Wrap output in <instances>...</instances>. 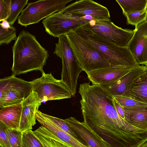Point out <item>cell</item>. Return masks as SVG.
Returning <instances> with one entry per match:
<instances>
[{"label":"cell","instance_id":"1","mask_svg":"<svg viewBox=\"0 0 147 147\" xmlns=\"http://www.w3.org/2000/svg\"><path fill=\"white\" fill-rule=\"evenodd\" d=\"M78 92L83 122L105 140L118 137L126 121L116 111L113 96L100 85L89 82L81 84Z\"/></svg>","mask_w":147,"mask_h":147},{"label":"cell","instance_id":"2","mask_svg":"<svg viewBox=\"0 0 147 147\" xmlns=\"http://www.w3.org/2000/svg\"><path fill=\"white\" fill-rule=\"evenodd\" d=\"M12 75L16 76L34 71L44 72L43 67L49 57L47 51L35 36L25 30L20 32L12 47Z\"/></svg>","mask_w":147,"mask_h":147},{"label":"cell","instance_id":"3","mask_svg":"<svg viewBox=\"0 0 147 147\" xmlns=\"http://www.w3.org/2000/svg\"><path fill=\"white\" fill-rule=\"evenodd\" d=\"M86 24L74 31L94 47L111 67L132 68L139 65L127 47L118 46L102 38L93 32Z\"/></svg>","mask_w":147,"mask_h":147},{"label":"cell","instance_id":"4","mask_svg":"<svg viewBox=\"0 0 147 147\" xmlns=\"http://www.w3.org/2000/svg\"><path fill=\"white\" fill-rule=\"evenodd\" d=\"M66 35L80 66L86 73L111 67L94 47L74 31Z\"/></svg>","mask_w":147,"mask_h":147},{"label":"cell","instance_id":"5","mask_svg":"<svg viewBox=\"0 0 147 147\" xmlns=\"http://www.w3.org/2000/svg\"><path fill=\"white\" fill-rule=\"evenodd\" d=\"M53 54L62 60L61 80L70 90L72 96L76 92L77 80L83 71L80 66L66 35L59 38Z\"/></svg>","mask_w":147,"mask_h":147},{"label":"cell","instance_id":"6","mask_svg":"<svg viewBox=\"0 0 147 147\" xmlns=\"http://www.w3.org/2000/svg\"><path fill=\"white\" fill-rule=\"evenodd\" d=\"M73 0H39L28 3L18 19V24L25 27L38 23L53 14L61 11Z\"/></svg>","mask_w":147,"mask_h":147},{"label":"cell","instance_id":"7","mask_svg":"<svg viewBox=\"0 0 147 147\" xmlns=\"http://www.w3.org/2000/svg\"><path fill=\"white\" fill-rule=\"evenodd\" d=\"M42 74L40 77L30 82L32 90L37 93L42 102L71 98L70 90L61 80L56 79L51 73L44 72Z\"/></svg>","mask_w":147,"mask_h":147},{"label":"cell","instance_id":"8","mask_svg":"<svg viewBox=\"0 0 147 147\" xmlns=\"http://www.w3.org/2000/svg\"><path fill=\"white\" fill-rule=\"evenodd\" d=\"M32 90L30 82L13 75L0 80V108L22 103Z\"/></svg>","mask_w":147,"mask_h":147},{"label":"cell","instance_id":"9","mask_svg":"<svg viewBox=\"0 0 147 147\" xmlns=\"http://www.w3.org/2000/svg\"><path fill=\"white\" fill-rule=\"evenodd\" d=\"M90 20L84 17L59 11L45 18L42 23L47 33L54 37L59 38L88 23Z\"/></svg>","mask_w":147,"mask_h":147},{"label":"cell","instance_id":"10","mask_svg":"<svg viewBox=\"0 0 147 147\" xmlns=\"http://www.w3.org/2000/svg\"><path fill=\"white\" fill-rule=\"evenodd\" d=\"M94 33L120 47H127L135 31L123 29L115 25L110 19L91 20L86 24Z\"/></svg>","mask_w":147,"mask_h":147},{"label":"cell","instance_id":"11","mask_svg":"<svg viewBox=\"0 0 147 147\" xmlns=\"http://www.w3.org/2000/svg\"><path fill=\"white\" fill-rule=\"evenodd\" d=\"M35 116L42 125L34 132L53 139L65 147H89L62 129L50 119L48 115L38 110Z\"/></svg>","mask_w":147,"mask_h":147},{"label":"cell","instance_id":"12","mask_svg":"<svg viewBox=\"0 0 147 147\" xmlns=\"http://www.w3.org/2000/svg\"><path fill=\"white\" fill-rule=\"evenodd\" d=\"M60 12L79 17L90 16L96 20L110 19L109 12L107 7L90 0L76 1L65 6Z\"/></svg>","mask_w":147,"mask_h":147},{"label":"cell","instance_id":"13","mask_svg":"<svg viewBox=\"0 0 147 147\" xmlns=\"http://www.w3.org/2000/svg\"><path fill=\"white\" fill-rule=\"evenodd\" d=\"M146 66L138 65L132 68L125 75L117 81L99 85L113 96H122L130 97L129 92L134 80L144 71Z\"/></svg>","mask_w":147,"mask_h":147},{"label":"cell","instance_id":"14","mask_svg":"<svg viewBox=\"0 0 147 147\" xmlns=\"http://www.w3.org/2000/svg\"><path fill=\"white\" fill-rule=\"evenodd\" d=\"M64 121L82 143L89 147H109L106 142L84 122H80L75 117L64 119Z\"/></svg>","mask_w":147,"mask_h":147},{"label":"cell","instance_id":"15","mask_svg":"<svg viewBox=\"0 0 147 147\" xmlns=\"http://www.w3.org/2000/svg\"><path fill=\"white\" fill-rule=\"evenodd\" d=\"M127 47L139 65H147V20L140 24Z\"/></svg>","mask_w":147,"mask_h":147},{"label":"cell","instance_id":"16","mask_svg":"<svg viewBox=\"0 0 147 147\" xmlns=\"http://www.w3.org/2000/svg\"><path fill=\"white\" fill-rule=\"evenodd\" d=\"M42 102L37 93L32 90L22 102V110L18 130L22 133L32 130L36 124V113Z\"/></svg>","mask_w":147,"mask_h":147},{"label":"cell","instance_id":"17","mask_svg":"<svg viewBox=\"0 0 147 147\" xmlns=\"http://www.w3.org/2000/svg\"><path fill=\"white\" fill-rule=\"evenodd\" d=\"M132 68L121 66L110 67L94 70L87 73L92 84H106L118 80Z\"/></svg>","mask_w":147,"mask_h":147},{"label":"cell","instance_id":"18","mask_svg":"<svg viewBox=\"0 0 147 147\" xmlns=\"http://www.w3.org/2000/svg\"><path fill=\"white\" fill-rule=\"evenodd\" d=\"M0 121L8 128L18 130L22 110V103L0 109Z\"/></svg>","mask_w":147,"mask_h":147},{"label":"cell","instance_id":"19","mask_svg":"<svg viewBox=\"0 0 147 147\" xmlns=\"http://www.w3.org/2000/svg\"><path fill=\"white\" fill-rule=\"evenodd\" d=\"M123 108L125 121L136 127L147 131V106Z\"/></svg>","mask_w":147,"mask_h":147},{"label":"cell","instance_id":"20","mask_svg":"<svg viewBox=\"0 0 147 147\" xmlns=\"http://www.w3.org/2000/svg\"><path fill=\"white\" fill-rule=\"evenodd\" d=\"M130 98L147 104V65L134 81L129 92Z\"/></svg>","mask_w":147,"mask_h":147},{"label":"cell","instance_id":"21","mask_svg":"<svg viewBox=\"0 0 147 147\" xmlns=\"http://www.w3.org/2000/svg\"><path fill=\"white\" fill-rule=\"evenodd\" d=\"M121 8L123 14L142 12L146 10L147 0H116Z\"/></svg>","mask_w":147,"mask_h":147},{"label":"cell","instance_id":"22","mask_svg":"<svg viewBox=\"0 0 147 147\" xmlns=\"http://www.w3.org/2000/svg\"><path fill=\"white\" fill-rule=\"evenodd\" d=\"M28 0H11V13L7 19L11 25L12 26L14 24L19 14L28 3Z\"/></svg>","mask_w":147,"mask_h":147},{"label":"cell","instance_id":"23","mask_svg":"<svg viewBox=\"0 0 147 147\" xmlns=\"http://www.w3.org/2000/svg\"><path fill=\"white\" fill-rule=\"evenodd\" d=\"M124 16L127 19V24L134 26L136 28L139 24L147 20V10L128 13Z\"/></svg>","mask_w":147,"mask_h":147},{"label":"cell","instance_id":"24","mask_svg":"<svg viewBox=\"0 0 147 147\" xmlns=\"http://www.w3.org/2000/svg\"><path fill=\"white\" fill-rule=\"evenodd\" d=\"M6 129L12 147H22V133L17 129L8 128Z\"/></svg>","mask_w":147,"mask_h":147},{"label":"cell","instance_id":"25","mask_svg":"<svg viewBox=\"0 0 147 147\" xmlns=\"http://www.w3.org/2000/svg\"><path fill=\"white\" fill-rule=\"evenodd\" d=\"M16 33V29L12 26L8 29L0 27V45L8 44L13 40H16L17 38Z\"/></svg>","mask_w":147,"mask_h":147},{"label":"cell","instance_id":"26","mask_svg":"<svg viewBox=\"0 0 147 147\" xmlns=\"http://www.w3.org/2000/svg\"><path fill=\"white\" fill-rule=\"evenodd\" d=\"M113 96L114 99L117 101L123 108L147 106V104L139 102L129 97L122 96Z\"/></svg>","mask_w":147,"mask_h":147},{"label":"cell","instance_id":"27","mask_svg":"<svg viewBox=\"0 0 147 147\" xmlns=\"http://www.w3.org/2000/svg\"><path fill=\"white\" fill-rule=\"evenodd\" d=\"M33 133L34 136L44 147H65L61 143L53 139L42 136L33 132Z\"/></svg>","mask_w":147,"mask_h":147},{"label":"cell","instance_id":"28","mask_svg":"<svg viewBox=\"0 0 147 147\" xmlns=\"http://www.w3.org/2000/svg\"><path fill=\"white\" fill-rule=\"evenodd\" d=\"M11 0H0V21L7 20L11 14Z\"/></svg>","mask_w":147,"mask_h":147},{"label":"cell","instance_id":"29","mask_svg":"<svg viewBox=\"0 0 147 147\" xmlns=\"http://www.w3.org/2000/svg\"><path fill=\"white\" fill-rule=\"evenodd\" d=\"M48 117L52 121L62 129L69 134L75 138L79 141L78 137L72 131L70 126L64 121V119L49 115Z\"/></svg>","mask_w":147,"mask_h":147},{"label":"cell","instance_id":"30","mask_svg":"<svg viewBox=\"0 0 147 147\" xmlns=\"http://www.w3.org/2000/svg\"><path fill=\"white\" fill-rule=\"evenodd\" d=\"M0 146L12 147L6 129V125L0 121Z\"/></svg>","mask_w":147,"mask_h":147},{"label":"cell","instance_id":"31","mask_svg":"<svg viewBox=\"0 0 147 147\" xmlns=\"http://www.w3.org/2000/svg\"><path fill=\"white\" fill-rule=\"evenodd\" d=\"M24 132L34 146L36 147H44L39 140L34 136L32 130H27Z\"/></svg>","mask_w":147,"mask_h":147},{"label":"cell","instance_id":"32","mask_svg":"<svg viewBox=\"0 0 147 147\" xmlns=\"http://www.w3.org/2000/svg\"><path fill=\"white\" fill-rule=\"evenodd\" d=\"M114 100L115 108L116 111L119 115L125 120V113L123 108L120 105L117 101L114 99Z\"/></svg>","mask_w":147,"mask_h":147},{"label":"cell","instance_id":"33","mask_svg":"<svg viewBox=\"0 0 147 147\" xmlns=\"http://www.w3.org/2000/svg\"><path fill=\"white\" fill-rule=\"evenodd\" d=\"M22 133V147H36L32 143L24 132Z\"/></svg>","mask_w":147,"mask_h":147},{"label":"cell","instance_id":"34","mask_svg":"<svg viewBox=\"0 0 147 147\" xmlns=\"http://www.w3.org/2000/svg\"><path fill=\"white\" fill-rule=\"evenodd\" d=\"M1 27L6 29H8L9 28L11 25L8 22L7 20H5L2 21L1 23L0 24Z\"/></svg>","mask_w":147,"mask_h":147},{"label":"cell","instance_id":"35","mask_svg":"<svg viewBox=\"0 0 147 147\" xmlns=\"http://www.w3.org/2000/svg\"><path fill=\"white\" fill-rule=\"evenodd\" d=\"M139 147H147V141L143 143Z\"/></svg>","mask_w":147,"mask_h":147},{"label":"cell","instance_id":"36","mask_svg":"<svg viewBox=\"0 0 147 147\" xmlns=\"http://www.w3.org/2000/svg\"><path fill=\"white\" fill-rule=\"evenodd\" d=\"M146 10H147V6H146Z\"/></svg>","mask_w":147,"mask_h":147},{"label":"cell","instance_id":"37","mask_svg":"<svg viewBox=\"0 0 147 147\" xmlns=\"http://www.w3.org/2000/svg\"><path fill=\"white\" fill-rule=\"evenodd\" d=\"M0 147H1V146H0Z\"/></svg>","mask_w":147,"mask_h":147}]
</instances>
